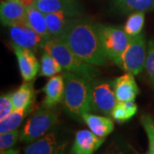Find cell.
Segmentation results:
<instances>
[{
    "instance_id": "obj_1",
    "label": "cell",
    "mask_w": 154,
    "mask_h": 154,
    "mask_svg": "<svg viewBox=\"0 0 154 154\" xmlns=\"http://www.w3.org/2000/svg\"><path fill=\"white\" fill-rule=\"evenodd\" d=\"M60 39L79 58L91 65L104 66L109 61L102 47L98 24L87 19H70Z\"/></svg>"
},
{
    "instance_id": "obj_2",
    "label": "cell",
    "mask_w": 154,
    "mask_h": 154,
    "mask_svg": "<svg viewBox=\"0 0 154 154\" xmlns=\"http://www.w3.org/2000/svg\"><path fill=\"white\" fill-rule=\"evenodd\" d=\"M65 88L63 104L67 113L71 117L81 120L85 113L91 110V82L72 72L63 74Z\"/></svg>"
},
{
    "instance_id": "obj_3",
    "label": "cell",
    "mask_w": 154,
    "mask_h": 154,
    "mask_svg": "<svg viewBox=\"0 0 154 154\" xmlns=\"http://www.w3.org/2000/svg\"><path fill=\"white\" fill-rule=\"evenodd\" d=\"M43 49L55 58L65 71L75 73L90 82L94 80L98 73L95 66L79 58L60 38L49 39L45 42Z\"/></svg>"
},
{
    "instance_id": "obj_4",
    "label": "cell",
    "mask_w": 154,
    "mask_h": 154,
    "mask_svg": "<svg viewBox=\"0 0 154 154\" xmlns=\"http://www.w3.org/2000/svg\"><path fill=\"white\" fill-rule=\"evenodd\" d=\"M147 50L146 39L142 33L130 37L126 50L116 61V64L122 70L129 72L134 75L143 71L146 68Z\"/></svg>"
},
{
    "instance_id": "obj_5",
    "label": "cell",
    "mask_w": 154,
    "mask_h": 154,
    "mask_svg": "<svg viewBox=\"0 0 154 154\" xmlns=\"http://www.w3.org/2000/svg\"><path fill=\"white\" fill-rule=\"evenodd\" d=\"M58 122L57 116L47 108L37 110L26 122L20 134V140L31 143L54 129Z\"/></svg>"
},
{
    "instance_id": "obj_6",
    "label": "cell",
    "mask_w": 154,
    "mask_h": 154,
    "mask_svg": "<svg viewBox=\"0 0 154 154\" xmlns=\"http://www.w3.org/2000/svg\"><path fill=\"white\" fill-rule=\"evenodd\" d=\"M102 47L108 59L116 63L126 50L130 41V36L124 28L117 26H105L98 24Z\"/></svg>"
},
{
    "instance_id": "obj_7",
    "label": "cell",
    "mask_w": 154,
    "mask_h": 154,
    "mask_svg": "<svg viewBox=\"0 0 154 154\" xmlns=\"http://www.w3.org/2000/svg\"><path fill=\"white\" fill-rule=\"evenodd\" d=\"M114 81L94 79L91 81V110L110 116L116 105Z\"/></svg>"
},
{
    "instance_id": "obj_8",
    "label": "cell",
    "mask_w": 154,
    "mask_h": 154,
    "mask_svg": "<svg viewBox=\"0 0 154 154\" xmlns=\"http://www.w3.org/2000/svg\"><path fill=\"white\" fill-rule=\"evenodd\" d=\"M69 140L56 127L43 137L29 143L24 154H65Z\"/></svg>"
},
{
    "instance_id": "obj_9",
    "label": "cell",
    "mask_w": 154,
    "mask_h": 154,
    "mask_svg": "<svg viewBox=\"0 0 154 154\" xmlns=\"http://www.w3.org/2000/svg\"><path fill=\"white\" fill-rule=\"evenodd\" d=\"M10 37L12 45L33 51L40 47L43 48L46 42L27 23L17 24L10 27Z\"/></svg>"
},
{
    "instance_id": "obj_10",
    "label": "cell",
    "mask_w": 154,
    "mask_h": 154,
    "mask_svg": "<svg viewBox=\"0 0 154 154\" xmlns=\"http://www.w3.org/2000/svg\"><path fill=\"white\" fill-rule=\"evenodd\" d=\"M1 22L5 26L27 23V6L19 0H4L0 5Z\"/></svg>"
},
{
    "instance_id": "obj_11",
    "label": "cell",
    "mask_w": 154,
    "mask_h": 154,
    "mask_svg": "<svg viewBox=\"0 0 154 154\" xmlns=\"http://www.w3.org/2000/svg\"><path fill=\"white\" fill-rule=\"evenodd\" d=\"M13 45L17 56L18 66L22 79L25 82H31L36 77L40 69V65L33 51Z\"/></svg>"
},
{
    "instance_id": "obj_12",
    "label": "cell",
    "mask_w": 154,
    "mask_h": 154,
    "mask_svg": "<svg viewBox=\"0 0 154 154\" xmlns=\"http://www.w3.org/2000/svg\"><path fill=\"white\" fill-rule=\"evenodd\" d=\"M104 141L105 139L98 137L91 130H80L75 134L71 154H94Z\"/></svg>"
},
{
    "instance_id": "obj_13",
    "label": "cell",
    "mask_w": 154,
    "mask_h": 154,
    "mask_svg": "<svg viewBox=\"0 0 154 154\" xmlns=\"http://www.w3.org/2000/svg\"><path fill=\"white\" fill-rule=\"evenodd\" d=\"M114 88L117 102L134 101L140 94V89L134 75L129 72H126L124 75L116 79L114 81Z\"/></svg>"
},
{
    "instance_id": "obj_14",
    "label": "cell",
    "mask_w": 154,
    "mask_h": 154,
    "mask_svg": "<svg viewBox=\"0 0 154 154\" xmlns=\"http://www.w3.org/2000/svg\"><path fill=\"white\" fill-rule=\"evenodd\" d=\"M64 78L63 75H57L51 77L43 88L45 94L43 105L45 108L50 109L57 105L63 99L64 96Z\"/></svg>"
},
{
    "instance_id": "obj_15",
    "label": "cell",
    "mask_w": 154,
    "mask_h": 154,
    "mask_svg": "<svg viewBox=\"0 0 154 154\" xmlns=\"http://www.w3.org/2000/svg\"><path fill=\"white\" fill-rule=\"evenodd\" d=\"M33 5L45 15L58 11H68L76 17L80 12L75 0H34Z\"/></svg>"
},
{
    "instance_id": "obj_16",
    "label": "cell",
    "mask_w": 154,
    "mask_h": 154,
    "mask_svg": "<svg viewBox=\"0 0 154 154\" xmlns=\"http://www.w3.org/2000/svg\"><path fill=\"white\" fill-rule=\"evenodd\" d=\"M82 120L90 130L99 138L105 139L114 130V123L108 116L94 115L88 112L82 116Z\"/></svg>"
},
{
    "instance_id": "obj_17",
    "label": "cell",
    "mask_w": 154,
    "mask_h": 154,
    "mask_svg": "<svg viewBox=\"0 0 154 154\" xmlns=\"http://www.w3.org/2000/svg\"><path fill=\"white\" fill-rule=\"evenodd\" d=\"M75 17L68 11H58L45 14V21L51 38H60L69 20Z\"/></svg>"
},
{
    "instance_id": "obj_18",
    "label": "cell",
    "mask_w": 154,
    "mask_h": 154,
    "mask_svg": "<svg viewBox=\"0 0 154 154\" xmlns=\"http://www.w3.org/2000/svg\"><path fill=\"white\" fill-rule=\"evenodd\" d=\"M27 24L36 33H38L45 41L52 38L48 31L45 15L38 10L34 5L27 7Z\"/></svg>"
},
{
    "instance_id": "obj_19",
    "label": "cell",
    "mask_w": 154,
    "mask_h": 154,
    "mask_svg": "<svg viewBox=\"0 0 154 154\" xmlns=\"http://www.w3.org/2000/svg\"><path fill=\"white\" fill-rule=\"evenodd\" d=\"M14 110L20 108H29L34 99V90L33 84L29 82L23 83L16 92L11 94Z\"/></svg>"
},
{
    "instance_id": "obj_20",
    "label": "cell",
    "mask_w": 154,
    "mask_h": 154,
    "mask_svg": "<svg viewBox=\"0 0 154 154\" xmlns=\"http://www.w3.org/2000/svg\"><path fill=\"white\" fill-rule=\"evenodd\" d=\"M30 110H31V107L20 108L13 110L11 114H9L0 121V134L17 129V128L21 125L24 117Z\"/></svg>"
},
{
    "instance_id": "obj_21",
    "label": "cell",
    "mask_w": 154,
    "mask_h": 154,
    "mask_svg": "<svg viewBox=\"0 0 154 154\" xmlns=\"http://www.w3.org/2000/svg\"><path fill=\"white\" fill-rule=\"evenodd\" d=\"M137 110V105L134 101L117 102L111 112V116L117 122H124L131 119L136 114Z\"/></svg>"
},
{
    "instance_id": "obj_22",
    "label": "cell",
    "mask_w": 154,
    "mask_h": 154,
    "mask_svg": "<svg viewBox=\"0 0 154 154\" xmlns=\"http://www.w3.org/2000/svg\"><path fill=\"white\" fill-rule=\"evenodd\" d=\"M118 8L125 13L154 10V0H115Z\"/></svg>"
},
{
    "instance_id": "obj_23",
    "label": "cell",
    "mask_w": 154,
    "mask_h": 154,
    "mask_svg": "<svg viewBox=\"0 0 154 154\" xmlns=\"http://www.w3.org/2000/svg\"><path fill=\"white\" fill-rule=\"evenodd\" d=\"M145 22V12L144 11H135L127 19L124 25V31L130 37L136 36L141 33Z\"/></svg>"
},
{
    "instance_id": "obj_24",
    "label": "cell",
    "mask_w": 154,
    "mask_h": 154,
    "mask_svg": "<svg viewBox=\"0 0 154 154\" xmlns=\"http://www.w3.org/2000/svg\"><path fill=\"white\" fill-rule=\"evenodd\" d=\"M63 70V67L61 66L60 63L53 58L49 53L45 51L41 57V62H40V69L39 74L41 76L52 77L57 75Z\"/></svg>"
},
{
    "instance_id": "obj_25",
    "label": "cell",
    "mask_w": 154,
    "mask_h": 154,
    "mask_svg": "<svg viewBox=\"0 0 154 154\" xmlns=\"http://www.w3.org/2000/svg\"><path fill=\"white\" fill-rule=\"evenodd\" d=\"M20 134L17 129L4 133L0 134V151L5 152L8 149L11 148L17 143L18 139L20 138Z\"/></svg>"
},
{
    "instance_id": "obj_26",
    "label": "cell",
    "mask_w": 154,
    "mask_h": 154,
    "mask_svg": "<svg viewBox=\"0 0 154 154\" xmlns=\"http://www.w3.org/2000/svg\"><path fill=\"white\" fill-rule=\"evenodd\" d=\"M101 154H130L127 144L121 139L112 140Z\"/></svg>"
},
{
    "instance_id": "obj_27",
    "label": "cell",
    "mask_w": 154,
    "mask_h": 154,
    "mask_svg": "<svg viewBox=\"0 0 154 154\" xmlns=\"http://www.w3.org/2000/svg\"><path fill=\"white\" fill-rule=\"evenodd\" d=\"M140 122L148 137L150 147L149 152L154 154V120L149 115H144L142 116Z\"/></svg>"
},
{
    "instance_id": "obj_28",
    "label": "cell",
    "mask_w": 154,
    "mask_h": 154,
    "mask_svg": "<svg viewBox=\"0 0 154 154\" xmlns=\"http://www.w3.org/2000/svg\"><path fill=\"white\" fill-rule=\"evenodd\" d=\"M146 69L149 80L154 86V40H150L148 43Z\"/></svg>"
},
{
    "instance_id": "obj_29",
    "label": "cell",
    "mask_w": 154,
    "mask_h": 154,
    "mask_svg": "<svg viewBox=\"0 0 154 154\" xmlns=\"http://www.w3.org/2000/svg\"><path fill=\"white\" fill-rule=\"evenodd\" d=\"M13 110L14 106L11 100V94L2 95L0 99V120L11 114Z\"/></svg>"
},
{
    "instance_id": "obj_30",
    "label": "cell",
    "mask_w": 154,
    "mask_h": 154,
    "mask_svg": "<svg viewBox=\"0 0 154 154\" xmlns=\"http://www.w3.org/2000/svg\"><path fill=\"white\" fill-rule=\"evenodd\" d=\"M1 154H19V150L17 148H11L6 150L5 152H1Z\"/></svg>"
},
{
    "instance_id": "obj_31",
    "label": "cell",
    "mask_w": 154,
    "mask_h": 154,
    "mask_svg": "<svg viewBox=\"0 0 154 154\" xmlns=\"http://www.w3.org/2000/svg\"><path fill=\"white\" fill-rule=\"evenodd\" d=\"M147 154H152V152H148V153H147Z\"/></svg>"
}]
</instances>
